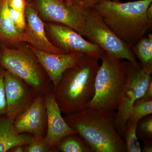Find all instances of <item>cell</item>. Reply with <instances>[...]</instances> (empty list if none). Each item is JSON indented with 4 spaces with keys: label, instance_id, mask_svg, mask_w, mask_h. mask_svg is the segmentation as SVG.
Wrapping results in <instances>:
<instances>
[{
    "label": "cell",
    "instance_id": "1",
    "mask_svg": "<svg viewBox=\"0 0 152 152\" xmlns=\"http://www.w3.org/2000/svg\"><path fill=\"white\" fill-rule=\"evenodd\" d=\"M151 4L152 0L126 3L102 0L91 7L114 34L132 48L151 29L152 20L147 14Z\"/></svg>",
    "mask_w": 152,
    "mask_h": 152
},
{
    "label": "cell",
    "instance_id": "2",
    "mask_svg": "<svg viewBox=\"0 0 152 152\" xmlns=\"http://www.w3.org/2000/svg\"><path fill=\"white\" fill-rule=\"evenodd\" d=\"M115 111L86 108L64 117L94 152H126L114 125Z\"/></svg>",
    "mask_w": 152,
    "mask_h": 152
},
{
    "label": "cell",
    "instance_id": "3",
    "mask_svg": "<svg viewBox=\"0 0 152 152\" xmlns=\"http://www.w3.org/2000/svg\"><path fill=\"white\" fill-rule=\"evenodd\" d=\"M99 59L86 55L75 66L65 71L56 86L53 88L55 99L62 113L68 115L86 108L94 95Z\"/></svg>",
    "mask_w": 152,
    "mask_h": 152
},
{
    "label": "cell",
    "instance_id": "4",
    "mask_svg": "<svg viewBox=\"0 0 152 152\" xmlns=\"http://www.w3.org/2000/svg\"><path fill=\"white\" fill-rule=\"evenodd\" d=\"M95 81L94 97L86 108L117 110L126 83L127 61L104 51Z\"/></svg>",
    "mask_w": 152,
    "mask_h": 152
},
{
    "label": "cell",
    "instance_id": "5",
    "mask_svg": "<svg viewBox=\"0 0 152 152\" xmlns=\"http://www.w3.org/2000/svg\"><path fill=\"white\" fill-rule=\"evenodd\" d=\"M79 34L88 41L111 53L132 64H137L132 48L113 33L91 7L80 3L77 10Z\"/></svg>",
    "mask_w": 152,
    "mask_h": 152
},
{
    "label": "cell",
    "instance_id": "6",
    "mask_svg": "<svg viewBox=\"0 0 152 152\" xmlns=\"http://www.w3.org/2000/svg\"><path fill=\"white\" fill-rule=\"evenodd\" d=\"M0 66L39 94L45 93L49 86L48 77L34 55L27 50L9 48L0 42Z\"/></svg>",
    "mask_w": 152,
    "mask_h": 152
},
{
    "label": "cell",
    "instance_id": "7",
    "mask_svg": "<svg viewBox=\"0 0 152 152\" xmlns=\"http://www.w3.org/2000/svg\"><path fill=\"white\" fill-rule=\"evenodd\" d=\"M127 63L126 83L114 121L116 130L122 137L134 104L143 96L152 81L151 75L145 72L138 63Z\"/></svg>",
    "mask_w": 152,
    "mask_h": 152
},
{
    "label": "cell",
    "instance_id": "8",
    "mask_svg": "<svg viewBox=\"0 0 152 152\" xmlns=\"http://www.w3.org/2000/svg\"><path fill=\"white\" fill-rule=\"evenodd\" d=\"M4 83L5 115L13 122L15 118L26 110L40 94L24 81L5 70Z\"/></svg>",
    "mask_w": 152,
    "mask_h": 152
},
{
    "label": "cell",
    "instance_id": "9",
    "mask_svg": "<svg viewBox=\"0 0 152 152\" xmlns=\"http://www.w3.org/2000/svg\"><path fill=\"white\" fill-rule=\"evenodd\" d=\"M48 29L54 45L67 53L80 52L99 59L103 53L104 51L100 47L85 39L67 26L52 22L48 25Z\"/></svg>",
    "mask_w": 152,
    "mask_h": 152
},
{
    "label": "cell",
    "instance_id": "10",
    "mask_svg": "<svg viewBox=\"0 0 152 152\" xmlns=\"http://www.w3.org/2000/svg\"><path fill=\"white\" fill-rule=\"evenodd\" d=\"M44 20L67 26L78 33L77 10L75 0H27Z\"/></svg>",
    "mask_w": 152,
    "mask_h": 152
},
{
    "label": "cell",
    "instance_id": "11",
    "mask_svg": "<svg viewBox=\"0 0 152 152\" xmlns=\"http://www.w3.org/2000/svg\"><path fill=\"white\" fill-rule=\"evenodd\" d=\"M44 94L47 121L45 140L53 152H56L55 148L62 139L69 135L77 133L62 116V112L55 99L53 90L48 86Z\"/></svg>",
    "mask_w": 152,
    "mask_h": 152
},
{
    "label": "cell",
    "instance_id": "12",
    "mask_svg": "<svg viewBox=\"0 0 152 152\" xmlns=\"http://www.w3.org/2000/svg\"><path fill=\"white\" fill-rule=\"evenodd\" d=\"M13 125L18 134L45 137L47 128V113L44 93L39 94L24 111L14 120Z\"/></svg>",
    "mask_w": 152,
    "mask_h": 152
},
{
    "label": "cell",
    "instance_id": "13",
    "mask_svg": "<svg viewBox=\"0 0 152 152\" xmlns=\"http://www.w3.org/2000/svg\"><path fill=\"white\" fill-rule=\"evenodd\" d=\"M28 47L53 83V88L56 86L65 71L75 66L86 56L80 52L54 54L42 51L30 45Z\"/></svg>",
    "mask_w": 152,
    "mask_h": 152
},
{
    "label": "cell",
    "instance_id": "14",
    "mask_svg": "<svg viewBox=\"0 0 152 152\" xmlns=\"http://www.w3.org/2000/svg\"><path fill=\"white\" fill-rule=\"evenodd\" d=\"M25 14L27 23V29L32 41L31 46L39 50L49 53H68L49 40L45 31L43 22L39 17L35 8L28 1Z\"/></svg>",
    "mask_w": 152,
    "mask_h": 152
},
{
    "label": "cell",
    "instance_id": "15",
    "mask_svg": "<svg viewBox=\"0 0 152 152\" xmlns=\"http://www.w3.org/2000/svg\"><path fill=\"white\" fill-rule=\"evenodd\" d=\"M26 42L32 45V41L27 29L19 31L11 18L8 0H0V42L14 44Z\"/></svg>",
    "mask_w": 152,
    "mask_h": 152
},
{
    "label": "cell",
    "instance_id": "16",
    "mask_svg": "<svg viewBox=\"0 0 152 152\" xmlns=\"http://www.w3.org/2000/svg\"><path fill=\"white\" fill-rule=\"evenodd\" d=\"M32 136L18 134L14 128L13 122L6 115L0 116V152H8L13 147L28 145Z\"/></svg>",
    "mask_w": 152,
    "mask_h": 152
},
{
    "label": "cell",
    "instance_id": "17",
    "mask_svg": "<svg viewBox=\"0 0 152 152\" xmlns=\"http://www.w3.org/2000/svg\"><path fill=\"white\" fill-rule=\"evenodd\" d=\"M135 56L141 63L142 69L148 74H152V38H142L132 48Z\"/></svg>",
    "mask_w": 152,
    "mask_h": 152
},
{
    "label": "cell",
    "instance_id": "18",
    "mask_svg": "<svg viewBox=\"0 0 152 152\" xmlns=\"http://www.w3.org/2000/svg\"><path fill=\"white\" fill-rule=\"evenodd\" d=\"M55 151L62 152H94L78 134L64 137L55 148Z\"/></svg>",
    "mask_w": 152,
    "mask_h": 152
},
{
    "label": "cell",
    "instance_id": "19",
    "mask_svg": "<svg viewBox=\"0 0 152 152\" xmlns=\"http://www.w3.org/2000/svg\"><path fill=\"white\" fill-rule=\"evenodd\" d=\"M137 123L128 119L125 126L124 136L127 152H141L140 145L137 135Z\"/></svg>",
    "mask_w": 152,
    "mask_h": 152
},
{
    "label": "cell",
    "instance_id": "20",
    "mask_svg": "<svg viewBox=\"0 0 152 152\" xmlns=\"http://www.w3.org/2000/svg\"><path fill=\"white\" fill-rule=\"evenodd\" d=\"M152 114V99L142 97L137 100L134 104L129 116V119L138 123L142 118Z\"/></svg>",
    "mask_w": 152,
    "mask_h": 152
},
{
    "label": "cell",
    "instance_id": "21",
    "mask_svg": "<svg viewBox=\"0 0 152 152\" xmlns=\"http://www.w3.org/2000/svg\"><path fill=\"white\" fill-rule=\"evenodd\" d=\"M137 137L152 140V115H148L142 118L137 124Z\"/></svg>",
    "mask_w": 152,
    "mask_h": 152
},
{
    "label": "cell",
    "instance_id": "22",
    "mask_svg": "<svg viewBox=\"0 0 152 152\" xmlns=\"http://www.w3.org/2000/svg\"><path fill=\"white\" fill-rule=\"evenodd\" d=\"M45 137L32 136L29 144L25 146V152H53L47 144Z\"/></svg>",
    "mask_w": 152,
    "mask_h": 152
},
{
    "label": "cell",
    "instance_id": "23",
    "mask_svg": "<svg viewBox=\"0 0 152 152\" xmlns=\"http://www.w3.org/2000/svg\"><path fill=\"white\" fill-rule=\"evenodd\" d=\"M10 12L12 20L17 28L21 31H26V20L25 12L14 10L10 8Z\"/></svg>",
    "mask_w": 152,
    "mask_h": 152
},
{
    "label": "cell",
    "instance_id": "24",
    "mask_svg": "<svg viewBox=\"0 0 152 152\" xmlns=\"http://www.w3.org/2000/svg\"><path fill=\"white\" fill-rule=\"evenodd\" d=\"M4 69L0 66V116L5 115L6 114V99L4 74Z\"/></svg>",
    "mask_w": 152,
    "mask_h": 152
},
{
    "label": "cell",
    "instance_id": "25",
    "mask_svg": "<svg viewBox=\"0 0 152 152\" xmlns=\"http://www.w3.org/2000/svg\"><path fill=\"white\" fill-rule=\"evenodd\" d=\"M27 2V0H8V5L10 9L25 12Z\"/></svg>",
    "mask_w": 152,
    "mask_h": 152
},
{
    "label": "cell",
    "instance_id": "26",
    "mask_svg": "<svg viewBox=\"0 0 152 152\" xmlns=\"http://www.w3.org/2000/svg\"><path fill=\"white\" fill-rule=\"evenodd\" d=\"M144 144V148L141 150V152H152V140L149 139H143L142 140Z\"/></svg>",
    "mask_w": 152,
    "mask_h": 152
},
{
    "label": "cell",
    "instance_id": "27",
    "mask_svg": "<svg viewBox=\"0 0 152 152\" xmlns=\"http://www.w3.org/2000/svg\"><path fill=\"white\" fill-rule=\"evenodd\" d=\"M142 97L147 99H152V81L150 83L145 94Z\"/></svg>",
    "mask_w": 152,
    "mask_h": 152
},
{
    "label": "cell",
    "instance_id": "28",
    "mask_svg": "<svg viewBox=\"0 0 152 152\" xmlns=\"http://www.w3.org/2000/svg\"><path fill=\"white\" fill-rule=\"evenodd\" d=\"M75 1H78L87 6L92 7L100 2L102 0H75Z\"/></svg>",
    "mask_w": 152,
    "mask_h": 152
},
{
    "label": "cell",
    "instance_id": "29",
    "mask_svg": "<svg viewBox=\"0 0 152 152\" xmlns=\"http://www.w3.org/2000/svg\"><path fill=\"white\" fill-rule=\"evenodd\" d=\"M25 146L23 145H19L13 147L9 150L10 152H25Z\"/></svg>",
    "mask_w": 152,
    "mask_h": 152
},
{
    "label": "cell",
    "instance_id": "30",
    "mask_svg": "<svg viewBox=\"0 0 152 152\" xmlns=\"http://www.w3.org/2000/svg\"><path fill=\"white\" fill-rule=\"evenodd\" d=\"M147 14L148 18L152 20V4H151L148 8Z\"/></svg>",
    "mask_w": 152,
    "mask_h": 152
},
{
    "label": "cell",
    "instance_id": "31",
    "mask_svg": "<svg viewBox=\"0 0 152 152\" xmlns=\"http://www.w3.org/2000/svg\"><path fill=\"white\" fill-rule=\"evenodd\" d=\"M111 1H113L115 2H121L120 1V0H111Z\"/></svg>",
    "mask_w": 152,
    "mask_h": 152
}]
</instances>
